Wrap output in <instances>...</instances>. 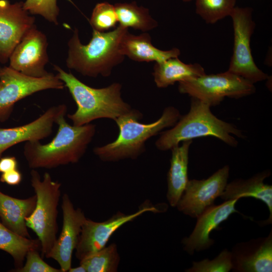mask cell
I'll return each instance as SVG.
<instances>
[{
  "label": "cell",
  "mask_w": 272,
  "mask_h": 272,
  "mask_svg": "<svg viewBox=\"0 0 272 272\" xmlns=\"http://www.w3.org/2000/svg\"><path fill=\"white\" fill-rule=\"evenodd\" d=\"M56 76L63 83L77 106L76 111L68 114L73 125L81 126L100 118L115 120L129 111L130 106L121 97L122 86L114 83L102 88L90 87L77 79L72 73L53 65Z\"/></svg>",
  "instance_id": "4"
},
{
  "label": "cell",
  "mask_w": 272,
  "mask_h": 272,
  "mask_svg": "<svg viewBox=\"0 0 272 272\" xmlns=\"http://www.w3.org/2000/svg\"><path fill=\"white\" fill-rule=\"evenodd\" d=\"M63 83L52 73L41 78L25 75L9 66L0 67V121L10 116L15 104L35 93L62 90Z\"/></svg>",
  "instance_id": "9"
},
{
  "label": "cell",
  "mask_w": 272,
  "mask_h": 272,
  "mask_svg": "<svg viewBox=\"0 0 272 272\" xmlns=\"http://www.w3.org/2000/svg\"><path fill=\"white\" fill-rule=\"evenodd\" d=\"M229 170L225 165L207 179L188 180L176 206L178 210L192 218L198 217L224 191Z\"/></svg>",
  "instance_id": "10"
},
{
  "label": "cell",
  "mask_w": 272,
  "mask_h": 272,
  "mask_svg": "<svg viewBox=\"0 0 272 272\" xmlns=\"http://www.w3.org/2000/svg\"><path fill=\"white\" fill-rule=\"evenodd\" d=\"M65 115L61 114L56 119L58 129L50 142H25L23 155L32 169H52L76 163L85 153L95 134V125H71L65 120Z\"/></svg>",
  "instance_id": "1"
},
{
  "label": "cell",
  "mask_w": 272,
  "mask_h": 272,
  "mask_svg": "<svg viewBox=\"0 0 272 272\" xmlns=\"http://www.w3.org/2000/svg\"><path fill=\"white\" fill-rule=\"evenodd\" d=\"M0 250L12 256L16 268H18L23 266L29 250H41V243L38 239H33L16 234L4 226L0 221Z\"/></svg>",
  "instance_id": "23"
},
{
  "label": "cell",
  "mask_w": 272,
  "mask_h": 272,
  "mask_svg": "<svg viewBox=\"0 0 272 272\" xmlns=\"http://www.w3.org/2000/svg\"><path fill=\"white\" fill-rule=\"evenodd\" d=\"M236 0H195V11L207 23L214 24L230 16Z\"/></svg>",
  "instance_id": "26"
},
{
  "label": "cell",
  "mask_w": 272,
  "mask_h": 272,
  "mask_svg": "<svg viewBox=\"0 0 272 272\" xmlns=\"http://www.w3.org/2000/svg\"><path fill=\"white\" fill-rule=\"evenodd\" d=\"M174 107H166L161 117L150 123L140 122L142 113L131 108L114 121L119 133L112 142L94 148V153L104 162H115L125 159H135L145 151L146 142L160 133L165 128L172 127L181 117Z\"/></svg>",
  "instance_id": "2"
},
{
  "label": "cell",
  "mask_w": 272,
  "mask_h": 272,
  "mask_svg": "<svg viewBox=\"0 0 272 272\" xmlns=\"http://www.w3.org/2000/svg\"><path fill=\"white\" fill-rule=\"evenodd\" d=\"M205 74V71L199 64H186L179 60L178 57L156 62L153 73L154 82L159 88H167L176 82L179 83Z\"/></svg>",
  "instance_id": "22"
},
{
  "label": "cell",
  "mask_w": 272,
  "mask_h": 272,
  "mask_svg": "<svg viewBox=\"0 0 272 272\" xmlns=\"http://www.w3.org/2000/svg\"><path fill=\"white\" fill-rule=\"evenodd\" d=\"M239 199L227 200L220 205H213L206 209L196 218V223L190 235L182 240L184 250L188 254L193 255L195 251L205 250L212 246L215 241L210 238V234L213 230H219L220 225L230 215L239 213L235 208Z\"/></svg>",
  "instance_id": "15"
},
{
  "label": "cell",
  "mask_w": 272,
  "mask_h": 272,
  "mask_svg": "<svg viewBox=\"0 0 272 272\" xmlns=\"http://www.w3.org/2000/svg\"><path fill=\"white\" fill-rule=\"evenodd\" d=\"M120 53L137 61L160 62L172 57H178L180 51L177 48L168 50L159 49L151 42L147 33L138 35L127 31L122 36L119 44Z\"/></svg>",
  "instance_id": "19"
},
{
  "label": "cell",
  "mask_w": 272,
  "mask_h": 272,
  "mask_svg": "<svg viewBox=\"0 0 272 272\" xmlns=\"http://www.w3.org/2000/svg\"><path fill=\"white\" fill-rule=\"evenodd\" d=\"M231 252L223 250L212 260L208 258L193 261L192 266L185 270L187 272H228L232 269Z\"/></svg>",
  "instance_id": "28"
},
{
  "label": "cell",
  "mask_w": 272,
  "mask_h": 272,
  "mask_svg": "<svg viewBox=\"0 0 272 272\" xmlns=\"http://www.w3.org/2000/svg\"><path fill=\"white\" fill-rule=\"evenodd\" d=\"M114 7L119 25L124 28H132L145 32L158 26V22L151 16L149 10L138 6L135 2L117 3Z\"/></svg>",
  "instance_id": "24"
},
{
  "label": "cell",
  "mask_w": 272,
  "mask_h": 272,
  "mask_svg": "<svg viewBox=\"0 0 272 272\" xmlns=\"http://www.w3.org/2000/svg\"><path fill=\"white\" fill-rule=\"evenodd\" d=\"M231 252L233 271L271 272L272 230L266 237L237 243Z\"/></svg>",
  "instance_id": "17"
},
{
  "label": "cell",
  "mask_w": 272,
  "mask_h": 272,
  "mask_svg": "<svg viewBox=\"0 0 272 272\" xmlns=\"http://www.w3.org/2000/svg\"><path fill=\"white\" fill-rule=\"evenodd\" d=\"M26 261L22 267L16 268L17 272H62L45 262L40 256L38 250H29L26 256Z\"/></svg>",
  "instance_id": "30"
},
{
  "label": "cell",
  "mask_w": 272,
  "mask_h": 272,
  "mask_svg": "<svg viewBox=\"0 0 272 272\" xmlns=\"http://www.w3.org/2000/svg\"><path fill=\"white\" fill-rule=\"evenodd\" d=\"M210 108L207 103L191 97L188 112L181 116L171 128L160 133L155 143L157 148L167 151L183 141L205 137H215L230 146L237 147L238 142L233 135L244 138L241 130L217 118Z\"/></svg>",
  "instance_id": "5"
},
{
  "label": "cell",
  "mask_w": 272,
  "mask_h": 272,
  "mask_svg": "<svg viewBox=\"0 0 272 272\" xmlns=\"http://www.w3.org/2000/svg\"><path fill=\"white\" fill-rule=\"evenodd\" d=\"M89 22L93 30L99 32L115 27L118 21L114 6L108 2L98 3L93 10Z\"/></svg>",
  "instance_id": "27"
},
{
  "label": "cell",
  "mask_w": 272,
  "mask_h": 272,
  "mask_svg": "<svg viewBox=\"0 0 272 272\" xmlns=\"http://www.w3.org/2000/svg\"><path fill=\"white\" fill-rule=\"evenodd\" d=\"M128 29L118 25L113 30L99 32L93 30L87 45L83 44L79 30L75 28L69 39L66 65L83 76L90 77L109 76L113 69L124 59L119 51V44Z\"/></svg>",
  "instance_id": "3"
},
{
  "label": "cell",
  "mask_w": 272,
  "mask_h": 272,
  "mask_svg": "<svg viewBox=\"0 0 272 272\" xmlns=\"http://www.w3.org/2000/svg\"><path fill=\"white\" fill-rule=\"evenodd\" d=\"M160 212L149 203L145 204L138 211L131 214L118 212L108 220L97 222L85 220L76 247V256L80 261L106 246L112 235L120 227L133 221L146 212Z\"/></svg>",
  "instance_id": "11"
},
{
  "label": "cell",
  "mask_w": 272,
  "mask_h": 272,
  "mask_svg": "<svg viewBox=\"0 0 272 272\" xmlns=\"http://www.w3.org/2000/svg\"><path fill=\"white\" fill-rule=\"evenodd\" d=\"M30 175L36 203L33 212L26 218V223L40 242L43 257L48 253L57 239V207L61 195V183L53 181L48 172H45L41 179L39 172L32 169Z\"/></svg>",
  "instance_id": "6"
},
{
  "label": "cell",
  "mask_w": 272,
  "mask_h": 272,
  "mask_svg": "<svg viewBox=\"0 0 272 272\" xmlns=\"http://www.w3.org/2000/svg\"><path fill=\"white\" fill-rule=\"evenodd\" d=\"M35 25V18L24 9L23 2L0 0V62L7 63L26 32Z\"/></svg>",
  "instance_id": "14"
},
{
  "label": "cell",
  "mask_w": 272,
  "mask_h": 272,
  "mask_svg": "<svg viewBox=\"0 0 272 272\" xmlns=\"http://www.w3.org/2000/svg\"><path fill=\"white\" fill-rule=\"evenodd\" d=\"M47 39L35 25L24 35L11 53V68L28 76L41 78L48 75L45 66L48 62Z\"/></svg>",
  "instance_id": "12"
},
{
  "label": "cell",
  "mask_w": 272,
  "mask_h": 272,
  "mask_svg": "<svg viewBox=\"0 0 272 272\" xmlns=\"http://www.w3.org/2000/svg\"><path fill=\"white\" fill-rule=\"evenodd\" d=\"M67 109L65 104L53 106L28 123L0 128V158L6 150L14 145L22 142L40 141L48 137L56 119L61 114H66Z\"/></svg>",
  "instance_id": "16"
},
{
  "label": "cell",
  "mask_w": 272,
  "mask_h": 272,
  "mask_svg": "<svg viewBox=\"0 0 272 272\" xmlns=\"http://www.w3.org/2000/svg\"><path fill=\"white\" fill-rule=\"evenodd\" d=\"M70 272H86L85 268L81 265L76 267H71L69 271Z\"/></svg>",
  "instance_id": "33"
},
{
  "label": "cell",
  "mask_w": 272,
  "mask_h": 272,
  "mask_svg": "<svg viewBox=\"0 0 272 272\" xmlns=\"http://www.w3.org/2000/svg\"><path fill=\"white\" fill-rule=\"evenodd\" d=\"M61 210L63 220L61 232L45 257L56 260L61 271L66 272L71 267L73 253L86 218L81 209L74 208L66 193L62 197Z\"/></svg>",
  "instance_id": "13"
},
{
  "label": "cell",
  "mask_w": 272,
  "mask_h": 272,
  "mask_svg": "<svg viewBox=\"0 0 272 272\" xmlns=\"http://www.w3.org/2000/svg\"><path fill=\"white\" fill-rule=\"evenodd\" d=\"M18 161L14 156H7L0 158V172L5 173L18 169Z\"/></svg>",
  "instance_id": "32"
},
{
  "label": "cell",
  "mask_w": 272,
  "mask_h": 272,
  "mask_svg": "<svg viewBox=\"0 0 272 272\" xmlns=\"http://www.w3.org/2000/svg\"><path fill=\"white\" fill-rule=\"evenodd\" d=\"M270 175V170H266L246 180L235 179L227 184L220 197L225 200L247 197H252L261 200L267 206L269 212L268 219L264 221L263 223L264 225L271 224L272 186L263 182Z\"/></svg>",
  "instance_id": "18"
},
{
  "label": "cell",
  "mask_w": 272,
  "mask_h": 272,
  "mask_svg": "<svg viewBox=\"0 0 272 272\" xmlns=\"http://www.w3.org/2000/svg\"><path fill=\"white\" fill-rule=\"evenodd\" d=\"M23 7L31 15H38L50 23L58 24L59 9L57 0H26Z\"/></svg>",
  "instance_id": "29"
},
{
  "label": "cell",
  "mask_w": 272,
  "mask_h": 272,
  "mask_svg": "<svg viewBox=\"0 0 272 272\" xmlns=\"http://www.w3.org/2000/svg\"><path fill=\"white\" fill-rule=\"evenodd\" d=\"M22 180V175L18 169L3 173L0 177L2 182L13 186L19 185Z\"/></svg>",
  "instance_id": "31"
},
{
  "label": "cell",
  "mask_w": 272,
  "mask_h": 272,
  "mask_svg": "<svg viewBox=\"0 0 272 272\" xmlns=\"http://www.w3.org/2000/svg\"><path fill=\"white\" fill-rule=\"evenodd\" d=\"M36 203V195L19 199L7 195L0 190L1 222L16 234L30 238L26 219L33 212Z\"/></svg>",
  "instance_id": "20"
},
{
  "label": "cell",
  "mask_w": 272,
  "mask_h": 272,
  "mask_svg": "<svg viewBox=\"0 0 272 272\" xmlns=\"http://www.w3.org/2000/svg\"><path fill=\"white\" fill-rule=\"evenodd\" d=\"M192 140L185 141L171 149L170 167L167 174V199L175 207L188 181V154Z\"/></svg>",
  "instance_id": "21"
},
{
  "label": "cell",
  "mask_w": 272,
  "mask_h": 272,
  "mask_svg": "<svg viewBox=\"0 0 272 272\" xmlns=\"http://www.w3.org/2000/svg\"><path fill=\"white\" fill-rule=\"evenodd\" d=\"M184 2H189L192 0H182Z\"/></svg>",
  "instance_id": "34"
},
{
  "label": "cell",
  "mask_w": 272,
  "mask_h": 272,
  "mask_svg": "<svg viewBox=\"0 0 272 272\" xmlns=\"http://www.w3.org/2000/svg\"><path fill=\"white\" fill-rule=\"evenodd\" d=\"M252 12L250 8L235 7L230 16L232 20L234 44L228 71L254 84L267 80L268 76L258 67L252 55L250 40L255 27Z\"/></svg>",
  "instance_id": "8"
},
{
  "label": "cell",
  "mask_w": 272,
  "mask_h": 272,
  "mask_svg": "<svg viewBox=\"0 0 272 272\" xmlns=\"http://www.w3.org/2000/svg\"><path fill=\"white\" fill-rule=\"evenodd\" d=\"M178 91L209 104H219L225 97L239 98L255 92L254 84L229 71L206 74L179 83Z\"/></svg>",
  "instance_id": "7"
},
{
  "label": "cell",
  "mask_w": 272,
  "mask_h": 272,
  "mask_svg": "<svg viewBox=\"0 0 272 272\" xmlns=\"http://www.w3.org/2000/svg\"><path fill=\"white\" fill-rule=\"evenodd\" d=\"M119 261L117 246L112 243L81 260L80 264L86 272H115Z\"/></svg>",
  "instance_id": "25"
}]
</instances>
